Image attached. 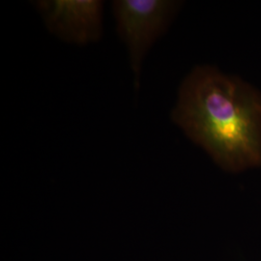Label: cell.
Instances as JSON below:
<instances>
[{
    "label": "cell",
    "mask_w": 261,
    "mask_h": 261,
    "mask_svg": "<svg viewBox=\"0 0 261 261\" xmlns=\"http://www.w3.org/2000/svg\"><path fill=\"white\" fill-rule=\"evenodd\" d=\"M171 120L230 173L261 168V90L212 65L185 76Z\"/></svg>",
    "instance_id": "1"
},
{
    "label": "cell",
    "mask_w": 261,
    "mask_h": 261,
    "mask_svg": "<svg viewBox=\"0 0 261 261\" xmlns=\"http://www.w3.org/2000/svg\"><path fill=\"white\" fill-rule=\"evenodd\" d=\"M182 2L172 0H115L113 16L119 37L126 45L134 73L135 90L140 89L142 63L150 48L166 33Z\"/></svg>",
    "instance_id": "2"
},
{
    "label": "cell",
    "mask_w": 261,
    "mask_h": 261,
    "mask_svg": "<svg viewBox=\"0 0 261 261\" xmlns=\"http://www.w3.org/2000/svg\"><path fill=\"white\" fill-rule=\"evenodd\" d=\"M34 5L47 29L66 43L85 46L103 33V2L100 0H41Z\"/></svg>",
    "instance_id": "3"
}]
</instances>
